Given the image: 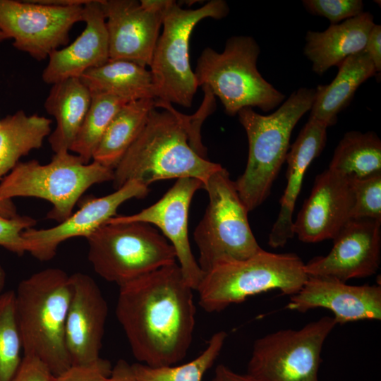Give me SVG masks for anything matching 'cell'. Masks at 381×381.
<instances>
[{
	"label": "cell",
	"instance_id": "cell-7",
	"mask_svg": "<svg viewBox=\"0 0 381 381\" xmlns=\"http://www.w3.org/2000/svg\"><path fill=\"white\" fill-rule=\"evenodd\" d=\"M113 179L114 169L95 161L85 163L70 151H61L46 164L37 160L18 162L0 181V197L45 200L52 205L47 218L60 223L72 214L88 188Z\"/></svg>",
	"mask_w": 381,
	"mask_h": 381
},
{
	"label": "cell",
	"instance_id": "cell-9",
	"mask_svg": "<svg viewBox=\"0 0 381 381\" xmlns=\"http://www.w3.org/2000/svg\"><path fill=\"white\" fill-rule=\"evenodd\" d=\"M86 239L94 271L119 286L176 262L173 246L147 223L107 222Z\"/></svg>",
	"mask_w": 381,
	"mask_h": 381
},
{
	"label": "cell",
	"instance_id": "cell-30",
	"mask_svg": "<svg viewBox=\"0 0 381 381\" xmlns=\"http://www.w3.org/2000/svg\"><path fill=\"white\" fill-rule=\"evenodd\" d=\"M227 334L214 333L206 349L195 359L180 365L152 368L135 363L131 365L138 381H202L204 374L214 364L224 344Z\"/></svg>",
	"mask_w": 381,
	"mask_h": 381
},
{
	"label": "cell",
	"instance_id": "cell-10",
	"mask_svg": "<svg viewBox=\"0 0 381 381\" xmlns=\"http://www.w3.org/2000/svg\"><path fill=\"white\" fill-rule=\"evenodd\" d=\"M229 12L224 0H212L196 9L183 8L171 0L163 13L162 34L150 65L155 99L184 107L192 105L198 87L189 62L190 35L204 18L220 20Z\"/></svg>",
	"mask_w": 381,
	"mask_h": 381
},
{
	"label": "cell",
	"instance_id": "cell-31",
	"mask_svg": "<svg viewBox=\"0 0 381 381\" xmlns=\"http://www.w3.org/2000/svg\"><path fill=\"white\" fill-rule=\"evenodd\" d=\"M22 351L15 291H3L0 294V381L12 380L22 361Z\"/></svg>",
	"mask_w": 381,
	"mask_h": 381
},
{
	"label": "cell",
	"instance_id": "cell-3",
	"mask_svg": "<svg viewBox=\"0 0 381 381\" xmlns=\"http://www.w3.org/2000/svg\"><path fill=\"white\" fill-rule=\"evenodd\" d=\"M15 294L23 355L38 358L54 376L60 375L72 365L65 338L71 275L60 268L42 270L23 279Z\"/></svg>",
	"mask_w": 381,
	"mask_h": 381
},
{
	"label": "cell",
	"instance_id": "cell-39",
	"mask_svg": "<svg viewBox=\"0 0 381 381\" xmlns=\"http://www.w3.org/2000/svg\"><path fill=\"white\" fill-rule=\"evenodd\" d=\"M211 381H256L247 374H239L227 366L219 364L214 370V375Z\"/></svg>",
	"mask_w": 381,
	"mask_h": 381
},
{
	"label": "cell",
	"instance_id": "cell-14",
	"mask_svg": "<svg viewBox=\"0 0 381 381\" xmlns=\"http://www.w3.org/2000/svg\"><path fill=\"white\" fill-rule=\"evenodd\" d=\"M381 219H352L332 239L325 256L305 264L308 277H322L343 282L375 274L380 264Z\"/></svg>",
	"mask_w": 381,
	"mask_h": 381
},
{
	"label": "cell",
	"instance_id": "cell-26",
	"mask_svg": "<svg viewBox=\"0 0 381 381\" xmlns=\"http://www.w3.org/2000/svg\"><path fill=\"white\" fill-rule=\"evenodd\" d=\"M52 120L18 110L0 121V181L19 159L40 148L51 133Z\"/></svg>",
	"mask_w": 381,
	"mask_h": 381
},
{
	"label": "cell",
	"instance_id": "cell-32",
	"mask_svg": "<svg viewBox=\"0 0 381 381\" xmlns=\"http://www.w3.org/2000/svg\"><path fill=\"white\" fill-rule=\"evenodd\" d=\"M349 180L354 200L353 219H381V172Z\"/></svg>",
	"mask_w": 381,
	"mask_h": 381
},
{
	"label": "cell",
	"instance_id": "cell-12",
	"mask_svg": "<svg viewBox=\"0 0 381 381\" xmlns=\"http://www.w3.org/2000/svg\"><path fill=\"white\" fill-rule=\"evenodd\" d=\"M84 5L0 0V30L13 40L17 49L42 61L68 43L73 25L83 21Z\"/></svg>",
	"mask_w": 381,
	"mask_h": 381
},
{
	"label": "cell",
	"instance_id": "cell-24",
	"mask_svg": "<svg viewBox=\"0 0 381 381\" xmlns=\"http://www.w3.org/2000/svg\"><path fill=\"white\" fill-rule=\"evenodd\" d=\"M91 97V92L80 78H68L52 85L44 108L56 123L49 135L54 153L70 150L89 109Z\"/></svg>",
	"mask_w": 381,
	"mask_h": 381
},
{
	"label": "cell",
	"instance_id": "cell-23",
	"mask_svg": "<svg viewBox=\"0 0 381 381\" xmlns=\"http://www.w3.org/2000/svg\"><path fill=\"white\" fill-rule=\"evenodd\" d=\"M338 73L329 85H320L315 90L310 119L327 127L334 125L338 114L348 107L358 87L377 75L375 66L368 54H354L337 66Z\"/></svg>",
	"mask_w": 381,
	"mask_h": 381
},
{
	"label": "cell",
	"instance_id": "cell-1",
	"mask_svg": "<svg viewBox=\"0 0 381 381\" xmlns=\"http://www.w3.org/2000/svg\"><path fill=\"white\" fill-rule=\"evenodd\" d=\"M193 291L176 262L119 286L116 315L140 363L165 367L186 357L195 322Z\"/></svg>",
	"mask_w": 381,
	"mask_h": 381
},
{
	"label": "cell",
	"instance_id": "cell-27",
	"mask_svg": "<svg viewBox=\"0 0 381 381\" xmlns=\"http://www.w3.org/2000/svg\"><path fill=\"white\" fill-rule=\"evenodd\" d=\"M155 99L125 104L116 114L92 155V161L114 169L143 128Z\"/></svg>",
	"mask_w": 381,
	"mask_h": 381
},
{
	"label": "cell",
	"instance_id": "cell-5",
	"mask_svg": "<svg viewBox=\"0 0 381 381\" xmlns=\"http://www.w3.org/2000/svg\"><path fill=\"white\" fill-rule=\"evenodd\" d=\"M260 52L258 44L250 36L229 37L220 53L206 47L194 71L198 87L218 97L229 116L246 107L273 110L284 102L285 95L258 71Z\"/></svg>",
	"mask_w": 381,
	"mask_h": 381
},
{
	"label": "cell",
	"instance_id": "cell-18",
	"mask_svg": "<svg viewBox=\"0 0 381 381\" xmlns=\"http://www.w3.org/2000/svg\"><path fill=\"white\" fill-rule=\"evenodd\" d=\"M71 278L72 294L66 322V344L72 365H85L100 358L108 306L90 276L76 272Z\"/></svg>",
	"mask_w": 381,
	"mask_h": 381
},
{
	"label": "cell",
	"instance_id": "cell-41",
	"mask_svg": "<svg viewBox=\"0 0 381 381\" xmlns=\"http://www.w3.org/2000/svg\"><path fill=\"white\" fill-rule=\"evenodd\" d=\"M0 215L7 218H11L18 215L16 205L12 200L4 199L0 197Z\"/></svg>",
	"mask_w": 381,
	"mask_h": 381
},
{
	"label": "cell",
	"instance_id": "cell-17",
	"mask_svg": "<svg viewBox=\"0 0 381 381\" xmlns=\"http://www.w3.org/2000/svg\"><path fill=\"white\" fill-rule=\"evenodd\" d=\"M109 39V60L150 66L164 12L145 8L136 0H102Z\"/></svg>",
	"mask_w": 381,
	"mask_h": 381
},
{
	"label": "cell",
	"instance_id": "cell-40",
	"mask_svg": "<svg viewBox=\"0 0 381 381\" xmlns=\"http://www.w3.org/2000/svg\"><path fill=\"white\" fill-rule=\"evenodd\" d=\"M171 0H140V3L146 9L164 12L171 3Z\"/></svg>",
	"mask_w": 381,
	"mask_h": 381
},
{
	"label": "cell",
	"instance_id": "cell-28",
	"mask_svg": "<svg viewBox=\"0 0 381 381\" xmlns=\"http://www.w3.org/2000/svg\"><path fill=\"white\" fill-rule=\"evenodd\" d=\"M328 169L348 179L380 173V139L374 132H347L335 148Z\"/></svg>",
	"mask_w": 381,
	"mask_h": 381
},
{
	"label": "cell",
	"instance_id": "cell-35",
	"mask_svg": "<svg viewBox=\"0 0 381 381\" xmlns=\"http://www.w3.org/2000/svg\"><path fill=\"white\" fill-rule=\"evenodd\" d=\"M112 365L102 358L85 365H72L60 375L55 381H105L110 375Z\"/></svg>",
	"mask_w": 381,
	"mask_h": 381
},
{
	"label": "cell",
	"instance_id": "cell-11",
	"mask_svg": "<svg viewBox=\"0 0 381 381\" xmlns=\"http://www.w3.org/2000/svg\"><path fill=\"white\" fill-rule=\"evenodd\" d=\"M337 325L334 317L324 316L257 339L246 374L256 381H319L322 346Z\"/></svg>",
	"mask_w": 381,
	"mask_h": 381
},
{
	"label": "cell",
	"instance_id": "cell-29",
	"mask_svg": "<svg viewBox=\"0 0 381 381\" xmlns=\"http://www.w3.org/2000/svg\"><path fill=\"white\" fill-rule=\"evenodd\" d=\"M91 95L90 106L69 150L85 163L92 159L109 124L119 110L128 103L106 93L91 92Z\"/></svg>",
	"mask_w": 381,
	"mask_h": 381
},
{
	"label": "cell",
	"instance_id": "cell-21",
	"mask_svg": "<svg viewBox=\"0 0 381 381\" xmlns=\"http://www.w3.org/2000/svg\"><path fill=\"white\" fill-rule=\"evenodd\" d=\"M327 126L308 119L286 157V186L279 203L277 220L269 234L268 244L274 248L283 247L294 236L293 213L300 194L306 171L322 152L327 142Z\"/></svg>",
	"mask_w": 381,
	"mask_h": 381
},
{
	"label": "cell",
	"instance_id": "cell-43",
	"mask_svg": "<svg viewBox=\"0 0 381 381\" xmlns=\"http://www.w3.org/2000/svg\"><path fill=\"white\" fill-rule=\"evenodd\" d=\"M8 39V37H6V35L0 30V42Z\"/></svg>",
	"mask_w": 381,
	"mask_h": 381
},
{
	"label": "cell",
	"instance_id": "cell-37",
	"mask_svg": "<svg viewBox=\"0 0 381 381\" xmlns=\"http://www.w3.org/2000/svg\"><path fill=\"white\" fill-rule=\"evenodd\" d=\"M364 51L373 61L377 74L381 71V25L375 24L372 28Z\"/></svg>",
	"mask_w": 381,
	"mask_h": 381
},
{
	"label": "cell",
	"instance_id": "cell-4",
	"mask_svg": "<svg viewBox=\"0 0 381 381\" xmlns=\"http://www.w3.org/2000/svg\"><path fill=\"white\" fill-rule=\"evenodd\" d=\"M315 95V88L301 87L270 115H261L250 107L238 112L248 137V157L244 172L234 182L248 212L260 206L270 194L286 160L292 131L310 110Z\"/></svg>",
	"mask_w": 381,
	"mask_h": 381
},
{
	"label": "cell",
	"instance_id": "cell-33",
	"mask_svg": "<svg viewBox=\"0 0 381 381\" xmlns=\"http://www.w3.org/2000/svg\"><path fill=\"white\" fill-rule=\"evenodd\" d=\"M302 4L309 13L327 18L331 25L340 23L364 12L361 0H303Z\"/></svg>",
	"mask_w": 381,
	"mask_h": 381
},
{
	"label": "cell",
	"instance_id": "cell-34",
	"mask_svg": "<svg viewBox=\"0 0 381 381\" xmlns=\"http://www.w3.org/2000/svg\"><path fill=\"white\" fill-rule=\"evenodd\" d=\"M31 217L17 215L7 218L0 215V246L21 255L28 250V244L23 232L36 224Z\"/></svg>",
	"mask_w": 381,
	"mask_h": 381
},
{
	"label": "cell",
	"instance_id": "cell-20",
	"mask_svg": "<svg viewBox=\"0 0 381 381\" xmlns=\"http://www.w3.org/2000/svg\"><path fill=\"white\" fill-rule=\"evenodd\" d=\"M83 21L85 27L68 46L54 51L49 56L42 78L45 83L54 84L80 78L91 68L109 60V39L102 0H89L83 6Z\"/></svg>",
	"mask_w": 381,
	"mask_h": 381
},
{
	"label": "cell",
	"instance_id": "cell-42",
	"mask_svg": "<svg viewBox=\"0 0 381 381\" xmlns=\"http://www.w3.org/2000/svg\"><path fill=\"white\" fill-rule=\"evenodd\" d=\"M5 283H6V272L4 268L2 267V266L0 265V294L3 292Z\"/></svg>",
	"mask_w": 381,
	"mask_h": 381
},
{
	"label": "cell",
	"instance_id": "cell-15",
	"mask_svg": "<svg viewBox=\"0 0 381 381\" xmlns=\"http://www.w3.org/2000/svg\"><path fill=\"white\" fill-rule=\"evenodd\" d=\"M149 193L147 186L130 181L113 193L99 198H90L64 221L47 229L29 228L23 232L28 250L40 261L52 260L59 246L69 238H85L116 216L118 208L132 198H142Z\"/></svg>",
	"mask_w": 381,
	"mask_h": 381
},
{
	"label": "cell",
	"instance_id": "cell-19",
	"mask_svg": "<svg viewBox=\"0 0 381 381\" xmlns=\"http://www.w3.org/2000/svg\"><path fill=\"white\" fill-rule=\"evenodd\" d=\"M286 308L301 313L322 308L333 313L337 324L381 320L380 285H349L334 279L308 277L291 296Z\"/></svg>",
	"mask_w": 381,
	"mask_h": 381
},
{
	"label": "cell",
	"instance_id": "cell-16",
	"mask_svg": "<svg viewBox=\"0 0 381 381\" xmlns=\"http://www.w3.org/2000/svg\"><path fill=\"white\" fill-rule=\"evenodd\" d=\"M354 200L349 179L329 169L318 174L292 229L304 243L333 239L353 219Z\"/></svg>",
	"mask_w": 381,
	"mask_h": 381
},
{
	"label": "cell",
	"instance_id": "cell-13",
	"mask_svg": "<svg viewBox=\"0 0 381 381\" xmlns=\"http://www.w3.org/2000/svg\"><path fill=\"white\" fill-rule=\"evenodd\" d=\"M203 188V183L196 179H179L151 206L131 215H116L107 221L141 222L159 228L173 246L183 277L193 290L198 289L204 273L190 248L188 234V211L195 193Z\"/></svg>",
	"mask_w": 381,
	"mask_h": 381
},
{
	"label": "cell",
	"instance_id": "cell-8",
	"mask_svg": "<svg viewBox=\"0 0 381 381\" xmlns=\"http://www.w3.org/2000/svg\"><path fill=\"white\" fill-rule=\"evenodd\" d=\"M204 189L209 203L193 238L199 250L198 263L205 274L219 265L248 259L262 248L251 231L249 212L229 171L222 167L214 173Z\"/></svg>",
	"mask_w": 381,
	"mask_h": 381
},
{
	"label": "cell",
	"instance_id": "cell-2",
	"mask_svg": "<svg viewBox=\"0 0 381 381\" xmlns=\"http://www.w3.org/2000/svg\"><path fill=\"white\" fill-rule=\"evenodd\" d=\"M155 106L141 132L114 169V189L130 181L148 187L157 181L182 178L196 179L205 186L222 165L193 149L184 115L168 102L155 99Z\"/></svg>",
	"mask_w": 381,
	"mask_h": 381
},
{
	"label": "cell",
	"instance_id": "cell-38",
	"mask_svg": "<svg viewBox=\"0 0 381 381\" xmlns=\"http://www.w3.org/2000/svg\"><path fill=\"white\" fill-rule=\"evenodd\" d=\"M105 381H138L133 373L131 365L123 359L119 360L110 375Z\"/></svg>",
	"mask_w": 381,
	"mask_h": 381
},
{
	"label": "cell",
	"instance_id": "cell-36",
	"mask_svg": "<svg viewBox=\"0 0 381 381\" xmlns=\"http://www.w3.org/2000/svg\"><path fill=\"white\" fill-rule=\"evenodd\" d=\"M11 381H55V376L40 359L33 356L23 355Z\"/></svg>",
	"mask_w": 381,
	"mask_h": 381
},
{
	"label": "cell",
	"instance_id": "cell-6",
	"mask_svg": "<svg viewBox=\"0 0 381 381\" xmlns=\"http://www.w3.org/2000/svg\"><path fill=\"white\" fill-rule=\"evenodd\" d=\"M304 266L295 253L263 249L248 259L219 265L204 274L196 290L199 305L213 313L273 289L292 296L308 279Z\"/></svg>",
	"mask_w": 381,
	"mask_h": 381
},
{
	"label": "cell",
	"instance_id": "cell-22",
	"mask_svg": "<svg viewBox=\"0 0 381 381\" xmlns=\"http://www.w3.org/2000/svg\"><path fill=\"white\" fill-rule=\"evenodd\" d=\"M375 24L373 16L363 12L324 31H308L303 54L311 61L313 71L322 75L349 56L363 52Z\"/></svg>",
	"mask_w": 381,
	"mask_h": 381
},
{
	"label": "cell",
	"instance_id": "cell-25",
	"mask_svg": "<svg viewBox=\"0 0 381 381\" xmlns=\"http://www.w3.org/2000/svg\"><path fill=\"white\" fill-rule=\"evenodd\" d=\"M80 78L91 92L109 94L126 102L156 99L150 70L131 61L109 60Z\"/></svg>",
	"mask_w": 381,
	"mask_h": 381
}]
</instances>
